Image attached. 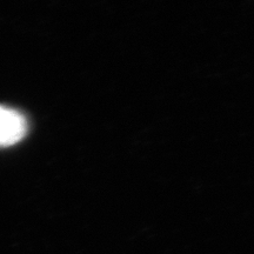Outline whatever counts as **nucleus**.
Returning <instances> with one entry per match:
<instances>
[{
	"mask_svg": "<svg viewBox=\"0 0 254 254\" xmlns=\"http://www.w3.org/2000/svg\"><path fill=\"white\" fill-rule=\"evenodd\" d=\"M27 122L18 111L0 106V147L17 144L26 135Z\"/></svg>",
	"mask_w": 254,
	"mask_h": 254,
	"instance_id": "nucleus-1",
	"label": "nucleus"
}]
</instances>
